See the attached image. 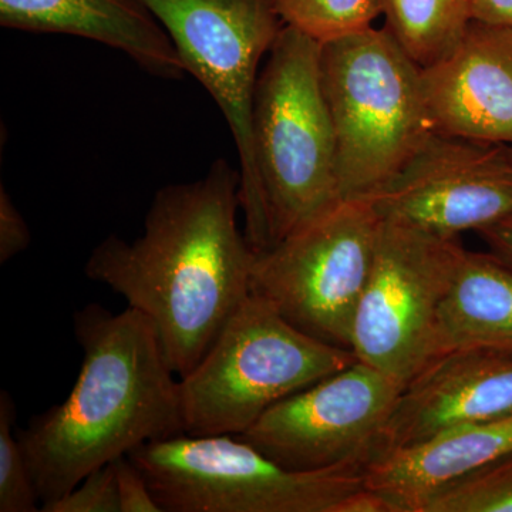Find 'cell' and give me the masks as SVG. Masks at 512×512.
<instances>
[{"mask_svg":"<svg viewBox=\"0 0 512 512\" xmlns=\"http://www.w3.org/2000/svg\"><path fill=\"white\" fill-rule=\"evenodd\" d=\"M421 83L436 133L512 147V26L473 20Z\"/></svg>","mask_w":512,"mask_h":512,"instance_id":"cell-13","label":"cell"},{"mask_svg":"<svg viewBox=\"0 0 512 512\" xmlns=\"http://www.w3.org/2000/svg\"><path fill=\"white\" fill-rule=\"evenodd\" d=\"M510 416L512 353L483 349L446 353L400 392L384 424L377 457L444 431Z\"/></svg>","mask_w":512,"mask_h":512,"instance_id":"cell-12","label":"cell"},{"mask_svg":"<svg viewBox=\"0 0 512 512\" xmlns=\"http://www.w3.org/2000/svg\"><path fill=\"white\" fill-rule=\"evenodd\" d=\"M480 235L491 252L512 268V217L481 229Z\"/></svg>","mask_w":512,"mask_h":512,"instance_id":"cell-25","label":"cell"},{"mask_svg":"<svg viewBox=\"0 0 512 512\" xmlns=\"http://www.w3.org/2000/svg\"><path fill=\"white\" fill-rule=\"evenodd\" d=\"M402 390L356 360L276 403L239 437L292 470L366 468Z\"/></svg>","mask_w":512,"mask_h":512,"instance_id":"cell-10","label":"cell"},{"mask_svg":"<svg viewBox=\"0 0 512 512\" xmlns=\"http://www.w3.org/2000/svg\"><path fill=\"white\" fill-rule=\"evenodd\" d=\"M285 26L319 43L372 28L383 15V0H274Z\"/></svg>","mask_w":512,"mask_h":512,"instance_id":"cell-18","label":"cell"},{"mask_svg":"<svg viewBox=\"0 0 512 512\" xmlns=\"http://www.w3.org/2000/svg\"><path fill=\"white\" fill-rule=\"evenodd\" d=\"M82 366L66 399L18 430L40 503L151 441L184 434L180 377L151 320L127 306L74 315Z\"/></svg>","mask_w":512,"mask_h":512,"instance_id":"cell-2","label":"cell"},{"mask_svg":"<svg viewBox=\"0 0 512 512\" xmlns=\"http://www.w3.org/2000/svg\"><path fill=\"white\" fill-rule=\"evenodd\" d=\"M293 325L252 291L198 365L180 377L185 434L247 431L276 403L356 362Z\"/></svg>","mask_w":512,"mask_h":512,"instance_id":"cell-5","label":"cell"},{"mask_svg":"<svg viewBox=\"0 0 512 512\" xmlns=\"http://www.w3.org/2000/svg\"><path fill=\"white\" fill-rule=\"evenodd\" d=\"M456 239L382 220L357 303L350 350L403 387L437 359L441 306L456 274Z\"/></svg>","mask_w":512,"mask_h":512,"instance_id":"cell-9","label":"cell"},{"mask_svg":"<svg viewBox=\"0 0 512 512\" xmlns=\"http://www.w3.org/2000/svg\"><path fill=\"white\" fill-rule=\"evenodd\" d=\"M254 148L271 247L342 200L322 43L289 26L259 73Z\"/></svg>","mask_w":512,"mask_h":512,"instance_id":"cell-4","label":"cell"},{"mask_svg":"<svg viewBox=\"0 0 512 512\" xmlns=\"http://www.w3.org/2000/svg\"><path fill=\"white\" fill-rule=\"evenodd\" d=\"M322 80L340 197H373L436 133L421 67L389 30L372 26L323 43Z\"/></svg>","mask_w":512,"mask_h":512,"instance_id":"cell-3","label":"cell"},{"mask_svg":"<svg viewBox=\"0 0 512 512\" xmlns=\"http://www.w3.org/2000/svg\"><path fill=\"white\" fill-rule=\"evenodd\" d=\"M423 512H512V453L448 485Z\"/></svg>","mask_w":512,"mask_h":512,"instance_id":"cell-19","label":"cell"},{"mask_svg":"<svg viewBox=\"0 0 512 512\" xmlns=\"http://www.w3.org/2000/svg\"><path fill=\"white\" fill-rule=\"evenodd\" d=\"M333 512H394L392 504L382 494L365 487L346 495Z\"/></svg>","mask_w":512,"mask_h":512,"instance_id":"cell-24","label":"cell"},{"mask_svg":"<svg viewBox=\"0 0 512 512\" xmlns=\"http://www.w3.org/2000/svg\"><path fill=\"white\" fill-rule=\"evenodd\" d=\"M473 20L512 26V0H471Z\"/></svg>","mask_w":512,"mask_h":512,"instance_id":"cell-26","label":"cell"},{"mask_svg":"<svg viewBox=\"0 0 512 512\" xmlns=\"http://www.w3.org/2000/svg\"><path fill=\"white\" fill-rule=\"evenodd\" d=\"M508 147H510V146H508ZM510 151H511V156H512V147H510Z\"/></svg>","mask_w":512,"mask_h":512,"instance_id":"cell-27","label":"cell"},{"mask_svg":"<svg viewBox=\"0 0 512 512\" xmlns=\"http://www.w3.org/2000/svg\"><path fill=\"white\" fill-rule=\"evenodd\" d=\"M512 453V416L468 424L380 454L365 468V485L394 512H423L434 495Z\"/></svg>","mask_w":512,"mask_h":512,"instance_id":"cell-14","label":"cell"},{"mask_svg":"<svg viewBox=\"0 0 512 512\" xmlns=\"http://www.w3.org/2000/svg\"><path fill=\"white\" fill-rule=\"evenodd\" d=\"M16 404L0 392V512L40 511L39 494L28 457L15 429Z\"/></svg>","mask_w":512,"mask_h":512,"instance_id":"cell-20","label":"cell"},{"mask_svg":"<svg viewBox=\"0 0 512 512\" xmlns=\"http://www.w3.org/2000/svg\"><path fill=\"white\" fill-rule=\"evenodd\" d=\"M128 457L163 512H333L365 487L363 467L292 470L234 434L184 433Z\"/></svg>","mask_w":512,"mask_h":512,"instance_id":"cell-6","label":"cell"},{"mask_svg":"<svg viewBox=\"0 0 512 512\" xmlns=\"http://www.w3.org/2000/svg\"><path fill=\"white\" fill-rule=\"evenodd\" d=\"M173 40L185 70L227 120L239 157L245 234L256 252L271 247L254 148L259 64L284 28L274 0H137Z\"/></svg>","mask_w":512,"mask_h":512,"instance_id":"cell-7","label":"cell"},{"mask_svg":"<svg viewBox=\"0 0 512 512\" xmlns=\"http://www.w3.org/2000/svg\"><path fill=\"white\" fill-rule=\"evenodd\" d=\"M380 224L372 197L343 198L256 254L252 291L313 338L350 349Z\"/></svg>","mask_w":512,"mask_h":512,"instance_id":"cell-8","label":"cell"},{"mask_svg":"<svg viewBox=\"0 0 512 512\" xmlns=\"http://www.w3.org/2000/svg\"><path fill=\"white\" fill-rule=\"evenodd\" d=\"M30 245V232L5 187L0 188V264L22 254Z\"/></svg>","mask_w":512,"mask_h":512,"instance_id":"cell-23","label":"cell"},{"mask_svg":"<svg viewBox=\"0 0 512 512\" xmlns=\"http://www.w3.org/2000/svg\"><path fill=\"white\" fill-rule=\"evenodd\" d=\"M380 218L443 239L512 217L510 147L434 133L383 190Z\"/></svg>","mask_w":512,"mask_h":512,"instance_id":"cell-11","label":"cell"},{"mask_svg":"<svg viewBox=\"0 0 512 512\" xmlns=\"http://www.w3.org/2000/svg\"><path fill=\"white\" fill-rule=\"evenodd\" d=\"M42 512H120L113 463L96 468L69 493L40 507Z\"/></svg>","mask_w":512,"mask_h":512,"instance_id":"cell-21","label":"cell"},{"mask_svg":"<svg viewBox=\"0 0 512 512\" xmlns=\"http://www.w3.org/2000/svg\"><path fill=\"white\" fill-rule=\"evenodd\" d=\"M473 349L512 353V268L463 248L441 306L437 357Z\"/></svg>","mask_w":512,"mask_h":512,"instance_id":"cell-16","label":"cell"},{"mask_svg":"<svg viewBox=\"0 0 512 512\" xmlns=\"http://www.w3.org/2000/svg\"><path fill=\"white\" fill-rule=\"evenodd\" d=\"M0 25L93 40L168 79L187 72L173 40L137 0H0Z\"/></svg>","mask_w":512,"mask_h":512,"instance_id":"cell-15","label":"cell"},{"mask_svg":"<svg viewBox=\"0 0 512 512\" xmlns=\"http://www.w3.org/2000/svg\"><path fill=\"white\" fill-rule=\"evenodd\" d=\"M120 512H163L140 468L128 456L114 461Z\"/></svg>","mask_w":512,"mask_h":512,"instance_id":"cell-22","label":"cell"},{"mask_svg":"<svg viewBox=\"0 0 512 512\" xmlns=\"http://www.w3.org/2000/svg\"><path fill=\"white\" fill-rule=\"evenodd\" d=\"M384 28L420 67L439 62L473 22L471 0H383Z\"/></svg>","mask_w":512,"mask_h":512,"instance_id":"cell-17","label":"cell"},{"mask_svg":"<svg viewBox=\"0 0 512 512\" xmlns=\"http://www.w3.org/2000/svg\"><path fill=\"white\" fill-rule=\"evenodd\" d=\"M241 177L227 160L160 188L134 241L110 235L84 274L153 323L178 377L198 365L252 292L256 254L238 224Z\"/></svg>","mask_w":512,"mask_h":512,"instance_id":"cell-1","label":"cell"}]
</instances>
